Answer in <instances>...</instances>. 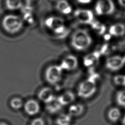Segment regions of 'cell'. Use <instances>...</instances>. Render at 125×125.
<instances>
[{
	"instance_id": "6da1fadb",
	"label": "cell",
	"mask_w": 125,
	"mask_h": 125,
	"mask_svg": "<svg viewBox=\"0 0 125 125\" xmlns=\"http://www.w3.org/2000/svg\"><path fill=\"white\" fill-rule=\"evenodd\" d=\"M2 28L9 34H15L19 32L23 26V21L19 16L14 14H8L3 16L1 21Z\"/></svg>"
},
{
	"instance_id": "7a4b0ae2",
	"label": "cell",
	"mask_w": 125,
	"mask_h": 125,
	"mask_svg": "<svg viewBox=\"0 0 125 125\" xmlns=\"http://www.w3.org/2000/svg\"><path fill=\"white\" fill-rule=\"evenodd\" d=\"M92 43V38L84 29H79L75 31L71 37V46L76 50L83 51L89 48Z\"/></svg>"
},
{
	"instance_id": "3957f363",
	"label": "cell",
	"mask_w": 125,
	"mask_h": 125,
	"mask_svg": "<svg viewBox=\"0 0 125 125\" xmlns=\"http://www.w3.org/2000/svg\"><path fill=\"white\" fill-rule=\"evenodd\" d=\"M96 82L92 78L87 79L82 82L77 89L78 96L83 99H88L92 97L97 91Z\"/></svg>"
},
{
	"instance_id": "277c9868",
	"label": "cell",
	"mask_w": 125,
	"mask_h": 125,
	"mask_svg": "<svg viewBox=\"0 0 125 125\" xmlns=\"http://www.w3.org/2000/svg\"><path fill=\"white\" fill-rule=\"evenodd\" d=\"M44 24L46 27L57 35L63 34L66 30L64 20L59 17H48L45 19Z\"/></svg>"
},
{
	"instance_id": "5b68a950",
	"label": "cell",
	"mask_w": 125,
	"mask_h": 125,
	"mask_svg": "<svg viewBox=\"0 0 125 125\" xmlns=\"http://www.w3.org/2000/svg\"><path fill=\"white\" fill-rule=\"evenodd\" d=\"M63 69L60 65H52L48 67L44 74L45 79L50 84L58 83L62 79Z\"/></svg>"
},
{
	"instance_id": "8992f818",
	"label": "cell",
	"mask_w": 125,
	"mask_h": 125,
	"mask_svg": "<svg viewBox=\"0 0 125 125\" xmlns=\"http://www.w3.org/2000/svg\"><path fill=\"white\" fill-rule=\"evenodd\" d=\"M95 10L98 15H109L114 13L115 5L112 0H98L96 3Z\"/></svg>"
},
{
	"instance_id": "52a82bcc",
	"label": "cell",
	"mask_w": 125,
	"mask_h": 125,
	"mask_svg": "<svg viewBox=\"0 0 125 125\" xmlns=\"http://www.w3.org/2000/svg\"><path fill=\"white\" fill-rule=\"evenodd\" d=\"M74 16L78 22L83 24H91L94 21L93 13L88 9H77L74 12Z\"/></svg>"
},
{
	"instance_id": "ba28073f",
	"label": "cell",
	"mask_w": 125,
	"mask_h": 125,
	"mask_svg": "<svg viewBox=\"0 0 125 125\" xmlns=\"http://www.w3.org/2000/svg\"><path fill=\"white\" fill-rule=\"evenodd\" d=\"M125 63V59L120 56H113L108 58L105 62L106 67L113 71L120 70Z\"/></svg>"
},
{
	"instance_id": "9c48e42d",
	"label": "cell",
	"mask_w": 125,
	"mask_h": 125,
	"mask_svg": "<svg viewBox=\"0 0 125 125\" xmlns=\"http://www.w3.org/2000/svg\"><path fill=\"white\" fill-rule=\"evenodd\" d=\"M23 107L25 113L30 116L37 115L41 109L39 103L35 99H29L26 101Z\"/></svg>"
},
{
	"instance_id": "30bf717a",
	"label": "cell",
	"mask_w": 125,
	"mask_h": 125,
	"mask_svg": "<svg viewBox=\"0 0 125 125\" xmlns=\"http://www.w3.org/2000/svg\"><path fill=\"white\" fill-rule=\"evenodd\" d=\"M78 61L76 57L69 55L65 57L62 61L60 66L63 70L72 71L75 70L78 66Z\"/></svg>"
},
{
	"instance_id": "8fae6325",
	"label": "cell",
	"mask_w": 125,
	"mask_h": 125,
	"mask_svg": "<svg viewBox=\"0 0 125 125\" xmlns=\"http://www.w3.org/2000/svg\"><path fill=\"white\" fill-rule=\"evenodd\" d=\"M37 96L41 101L46 104L56 99L53 90L49 87H44L42 88L38 92Z\"/></svg>"
},
{
	"instance_id": "7c38bea8",
	"label": "cell",
	"mask_w": 125,
	"mask_h": 125,
	"mask_svg": "<svg viewBox=\"0 0 125 125\" xmlns=\"http://www.w3.org/2000/svg\"><path fill=\"white\" fill-rule=\"evenodd\" d=\"M75 99V94L70 91H66L57 97V100L62 106L72 104Z\"/></svg>"
},
{
	"instance_id": "4fadbf2b",
	"label": "cell",
	"mask_w": 125,
	"mask_h": 125,
	"mask_svg": "<svg viewBox=\"0 0 125 125\" xmlns=\"http://www.w3.org/2000/svg\"><path fill=\"white\" fill-rule=\"evenodd\" d=\"M108 31L111 36H122L125 34V25L122 23H116L110 26Z\"/></svg>"
},
{
	"instance_id": "5bb4252c",
	"label": "cell",
	"mask_w": 125,
	"mask_h": 125,
	"mask_svg": "<svg viewBox=\"0 0 125 125\" xmlns=\"http://www.w3.org/2000/svg\"><path fill=\"white\" fill-rule=\"evenodd\" d=\"M84 105L80 103L72 104L69 106L68 113L73 117H79L83 114L84 112Z\"/></svg>"
},
{
	"instance_id": "9a60e30c",
	"label": "cell",
	"mask_w": 125,
	"mask_h": 125,
	"mask_svg": "<svg viewBox=\"0 0 125 125\" xmlns=\"http://www.w3.org/2000/svg\"><path fill=\"white\" fill-rule=\"evenodd\" d=\"M56 7L58 11L64 15L70 14L72 10L71 6L66 0H58Z\"/></svg>"
},
{
	"instance_id": "2e32d148",
	"label": "cell",
	"mask_w": 125,
	"mask_h": 125,
	"mask_svg": "<svg viewBox=\"0 0 125 125\" xmlns=\"http://www.w3.org/2000/svg\"><path fill=\"white\" fill-rule=\"evenodd\" d=\"M62 106L59 103L57 100V97L55 100L47 104L46 105V109L48 113L50 114H56L59 112L62 109Z\"/></svg>"
},
{
	"instance_id": "e0dca14e",
	"label": "cell",
	"mask_w": 125,
	"mask_h": 125,
	"mask_svg": "<svg viewBox=\"0 0 125 125\" xmlns=\"http://www.w3.org/2000/svg\"><path fill=\"white\" fill-rule=\"evenodd\" d=\"M5 5L9 10H19L23 6L22 0H5Z\"/></svg>"
},
{
	"instance_id": "ac0fdd59",
	"label": "cell",
	"mask_w": 125,
	"mask_h": 125,
	"mask_svg": "<svg viewBox=\"0 0 125 125\" xmlns=\"http://www.w3.org/2000/svg\"><path fill=\"white\" fill-rule=\"evenodd\" d=\"M121 116V112L119 108L116 107L110 108L107 112L108 119L112 122H117Z\"/></svg>"
},
{
	"instance_id": "d6986e66",
	"label": "cell",
	"mask_w": 125,
	"mask_h": 125,
	"mask_svg": "<svg viewBox=\"0 0 125 125\" xmlns=\"http://www.w3.org/2000/svg\"><path fill=\"white\" fill-rule=\"evenodd\" d=\"M72 118L68 113H62L56 119V125H70Z\"/></svg>"
},
{
	"instance_id": "ffe728a7",
	"label": "cell",
	"mask_w": 125,
	"mask_h": 125,
	"mask_svg": "<svg viewBox=\"0 0 125 125\" xmlns=\"http://www.w3.org/2000/svg\"><path fill=\"white\" fill-rule=\"evenodd\" d=\"M99 53L98 52H93L87 55L83 59V64L85 66L89 67L92 66L98 59Z\"/></svg>"
},
{
	"instance_id": "44dd1931",
	"label": "cell",
	"mask_w": 125,
	"mask_h": 125,
	"mask_svg": "<svg viewBox=\"0 0 125 125\" xmlns=\"http://www.w3.org/2000/svg\"><path fill=\"white\" fill-rule=\"evenodd\" d=\"M9 104L13 109L18 110L23 107L24 103L21 98L19 97H14L10 100Z\"/></svg>"
},
{
	"instance_id": "7402d4cb",
	"label": "cell",
	"mask_w": 125,
	"mask_h": 125,
	"mask_svg": "<svg viewBox=\"0 0 125 125\" xmlns=\"http://www.w3.org/2000/svg\"><path fill=\"white\" fill-rule=\"evenodd\" d=\"M93 29L99 35L103 34L105 30L106 27L104 24L98 21H93L91 24Z\"/></svg>"
},
{
	"instance_id": "603a6c76",
	"label": "cell",
	"mask_w": 125,
	"mask_h": 125,
	"mask_svg": "<svg viewBox=\"0 0 125 125\" xmlns=\"http://www.w3.org/2000/svg\"><path fill=\"white\" fill-rule=\"evenodd\" d=\"M116 101L119 105L125 107V90L117 92L116 95Z\"/></svg>"
},
{
	"instance_id": "cb8c5ba5",
	"label": "cell",
	"mask_w": 125,
	"mask_h": 125,
	"mask_svg": "<svg viewBox=\"0 0 125 125\" xmlns=\"http://www.w3.org/2000/svg\"><path fill=\"white\" fill-rule=\"evenodd\" d=\"M115 84L120 86H125V75H117L113 79Z\"/></svg>"
},
{
	"instance_id": "d4e9b609",
	"label": "cell",
	"mask_w": 125,
	"mask_h": 125,
	"mask_svg": "<svg viewBox=\"0 0 125 125\" xmlns=\"http://www.w3.org/2000/svg\"><path fill=\"white\" fill-rule=\"evenodd\" d=\"M30 125H45V122L42 118L37 117L31 121Z\"/></svg>"
},
{
	"instance_id": "484cf974",
	"label": "cell",
	"mask_w": 125,
	"mask_h": 125,
	"mask_svg": "<svg viewBox=\"0 0 125 125\" xmlns=\"http://www.w3.org/2000/svg\"><path fill=\"white\" fill-rule=\"evenodd\" d=\"M77 1L79 3L83 4H87L90 3L92 0H77Z\"/></svg>"
},
{
	"instance_id": "4316f807",
	"label": "cell",
	"mask_w": 125,
	"mask_h": 125,
	"mask_svg": "<svg viewBox=\"0 0 125 125\" xmlns=\"http://www.w3.org/2000/svg\"><path fill=\"white\" fill-rule=\"evenodd\" d=\"M118 0L120 5L125 7V0Z\"/></svg>"
},
{
	"instance_id": "83f0119b",
	"label": "cell",
	"mask_w": 125,
	"mask_h": 125,
	"mask_svg": "<svg viewBox=\"0 0 125 125\" xmlns=\"http://www.w3.org/2000/svg\"><path fill=\"white\" fill-rule=\"evenodd\" d=\"M122 123L123 125H125V115L123 117V118L122 119Z\"/></svg>"
},
{
	"instance_id": "f1b7e54d",
	"label": "cell",
	"mask_w": 125,
	"mask_h": 125,
	"mask_svg": "<svg viewBox=\"0 0 125 125\" xmlns=\"http://www.w3.org/2000/svg\"><path fill=\"white\" fill-rule=\"evenodd\" d=\"M25 2H26L27 4H29L30 3L32 2V1H33L34 0H24Z\"/></svg>"
},
{
	"instance_id": "f546056e",
	"label": "cell",
	"mask_w": 125,
	"mask_h": 125,
	"mask_svg": "<svg viewBox=\"0 0 125 125\" xmlns=\"http://www.w3.org/2000/svg\"><path fill=\"white\" fill-rule=\"evenodd\" d=\"M0 125H8L7 123H4V122H1L0 123Z\"/></svg>"
},
{
	"instance_id": "4dcf8cb0",
	"label": "cell",
	"mask_w": 125,
	"mask_h": 125,
	"mask_svg": "<svg viewBox=\"0 0 125 125\" xmlns=\"http://www.w3.org/2000/svg\"><path fill=\"white\" fill-rule=\"evenodd\" d=\"M53 0V1H55V0ZM58 0H57V1H58Z\"/></svg>"
},
{
	"instance_id": "1f68e13d",
	"label": "cell",
	"mask_w": 125,
	"mask_h": 125,
	"mask_svg": "<svg viewBox=\"0 0 125 125\" xmlns=\"http://www.w3.org/2000/svg\"></svg>"
}]
</instances>
